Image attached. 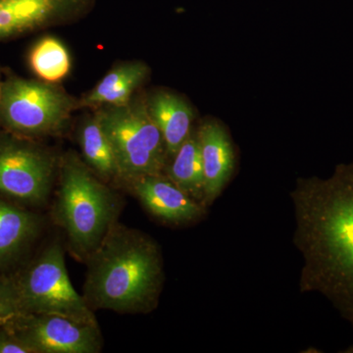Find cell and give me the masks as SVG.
<instances>
[{"label":"cell","mask_w":353,"mask_h":353,"mask_svg":"<svg viewBox=\"0 0 353 353\" xmlns=\"http://www.w3.org/2000/svg\"><path fill=\"white\" fill-rule=\"evenodd\" d=\"M0 353H32V350L6 326V329L0 331Z\"/></svg>","instance_id":"cell-19"},{"label":"cell","mask_w":353,"mask_h":353,"mask_svg":"<svg viewBox=\"0 0 353 353\" xmlns=\"http://www.w3.org/2000/svg\"><path fill=\"white\" fill-rule=\"evenodd\" d=\"M4 326L12 330L32 353H99L103 339L99 325L54 314H21Z\"/></svg>","instance_id":"cell-8"},{"label":"cell","mask_w":353,"mask_h":353,"mask_svg":"<svg viewBox=\"0 0 353 353\" xmlns=\"http://www.w3.org/2000/svg\"><path fill=\"white\" fill-rule=\"evenodd\" d=\"M148 212L165 224L188 225L201 219L206 206L181 190L164 173L138 176L122 185Z\"/></svg>","instance_id":"cell-10"},{"label":"cell","mask_w":353,"mask_h":353,"mask_svg":"<svg viewBox=\"0 0 353 353\" xmlns=\"http://www.w3.org/2000/svg\"><path fill=\"white\" fill-rule=\"evenodd\" d=\"M22 314L19 299L12 282H0V326Z\"/></svg>","instance_id":"cell-18"},{"label":"cell","mask_w":353,"mask_h":353,"mask_svg":"<svg viewBox=\"0 0 353 353\" xmlns=\"http://www.w3.org/2000/svg\"><path fill=\"white\" fill-rule=\"evenodd\" d=\"M150 68L141 60L116 64L92 90L78 99V110L116 108L129 103L145 85Z\"/></svg>","instance_id":"cell-12"},{"label":"cell","mask_w":353,"mask_h":353,"mask_svg":"<svg viewBox=\"0 0 353 353\" xmlns=\"http://www.w3.org/2000/svg\"><path fill=\"white\" fill-rule=\"evenodd\" d=\"M3 73H2V70L0 68V88H1L2 81H3Z\"/></svg>","instance_id":"cell-20"},{"label":"cell","mask_w":353,"mask_h":353,"mask_svg":"<svg viewBox=\"0 0 353 353\" xmlns=\"http://www.w3.org/2000/svg\"><path fill=\"white\" fill-rule=\"evenodd\" d=\"M290 194L303 259L299 292L326 297L353 329V161L329 178L297 179Z\"/></svg>","instance_id":"cell-1"},{"label":"cell","mask_w":353,"mask_h":353,"mask_svg":"<svg viewBox=\"0 0 353 353\" xmlns=\"http://www.w3.org/2000/svg\"><path fill=\"white\" fill-rule=\"evenodd\" d=\"M78 99L57 83L23 78L13 73L3 77L0 88V127L32 139L57 138L68 129Z\"/></svg>","instance_id":"cell-4"},{"label":"cell","mask_w":353,"mask_h":353,"mask_svg":"<svg viewBox=\"0 0 353 353\" xmlns=\"http://www.w3.org/2000/svg\"><path fill=\"white\" fill-rule=\"evenodd\" d=\"M60 157L38 139L0 132V192L31 204L48 201L57 182Z\"/></svg>","instance_id":"cell-7"},{"label":"cell","mask_w":353,"mask_h":353,"mask_svg":"<svg viewBox=\"0 0 353 353\" xmlns=\"http://www.w3.org/2000/svg\"><path fill=\"white\" fill-rule=\"evenodd\" d=\"M53 216L72 254L85 263L117 222L122 199L74 150L60 157Z\"/></svg>","instance_id":"cell-3"},{"label":"cell","mask_w":353,"mask_h":353,"mask_svg":"<svg viewBox=\"0 0 353 353\" xmlns=\"http://www.w3.org/2000/svg\"><path fill=\"white\" fill-rule=\"evenodd\" d=\"M38 215L0 199V267L15 259L39 233Z\"/></svg>","instance_id":"cell-15"},{"label":"cell","mask_w":353,"mask_h":353,"mask_svg":"<svg viewBox=\"0 0 353 353\" xmlns=\"http://www.w3.org/2000/svg\"><path fill=\"white\" fill-rule=\"evenodd\" d=\"M112 145L119 188L138 176L164 173L168 164L163 137L146 105V95L137 94L129 103L95 109Z\"/></svg>","instance_id":"cell-5"},{"label":"cell","mask_w":353,"mask_h":353,"mask_svg":"<svg viewBox=\"0 0 353 353\" xmlns=\"http://www.w3.org/2000/svg\"><path fill=\"white\" fill-rule=\"evenodd\" d=\"M203 169L204 194L202 203L209 208L222 194L233 175L234 153L225 127L216 119H206L196 129Z\"/></svg>","instance_id":"cell-11"},{"label":"cell","mask_w":353,"mask_h":353,"mask_svg":"<svg viewBox=\"0 0 353 353\" xmlns=\"http://www.w3.org/2000/svg\"><path fill=\"white\" fill-rule=\"evenodd\" d=\"M97 0H0V41L78 22Z\"/></svg>","instance_id":"cell-9"},{"label":"cell","mask_w":353,"mask_h":353,"mask_svg":"<svg viewBox=\"0 0 353 353\" xmlns=\"http://www.w3.org/2000/svg\"><path fill=\"white\" fill-rule=\"evenodd\" d=\"M165 175L197 201H203V169L196 129L169 159Z\"/></svg>","instance_id":"cell-16"},{"label":"cell","mask_w":353,"mask_h":353,"mask_svg":"<svg viewBox=\"0 0 353 353\" xmlns=\"http://www.w3.org/2000/svg\"><path fill=\"white\" fill-rule=\"evenodd\" d=\"M146 105L166 145L169 159L192 134L194 109L181 95L167 90L146 94Z\"/></svg>","instance_id":"cell-13"},{"label":"cell","mask_w":353,"mask_h":353,"mask_svg":"<svg viewBox=\"0 0 353 353\" xmlns=\"http://www.w3.org/2000/svg\"><path fill=\"white\" fill-rule=\"evenodd\" d=\"M83 161L103 182L119 187V170L112 145L97 114H87L77 129Z\"/></svg>","instance_id":"cell-14"},{"label":"cell","mask_w":353,"mask_h":353,"mask_svg":"<svg viewBox=\"0 0 353 353\" xmlns=\"http://www.w3.org/2000/svg\"><path fill=\"white\" fill-rule=\"evenodd\" d=\"M28 63L37 79L57 85L70 75L73 65L66 44L54 36L41 37L32 44Z\"/></svg>","instance_id":"cell-17"},{"label":"cell","mask_w":353,"mask_h":353,"mask_svg":"<svg viewBox=\"0 0 353 353\" xmlns=\"http://www.w3.org/2000/svg\"><path fill=\"white\" fill-rule=\"evenodd\" d=\"M85 263L83 296L92 311L146 314L157 307L164 261L148 234L116 222Z\"/></svg>","instance_id":"cell-2"},{"label":"cell","mask_w":353,"mask_h":353,"mask_svg":"<svg viewBox=\"0 0 353 353\" xmlns=\"http://www.w3.org/2000/svg\"><path fill=\"white\" fill-rule=\"evenodd\" d=\"M22 314H54L99 325L83 294L72 285L65 262L64 246L52 241L31 266L13 283Z\"/></svg>","instance_id":"cell-6"}]
</instances>
